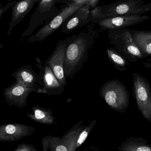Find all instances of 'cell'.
I'll return each mask as SVG.
<instances>
[{
    "label": "cell",
    "mask_w": 151,
    "mask_h": 151,
    "mask_svg": "<svg viewBox=\"0 0 151 151\" xmlns=\"http://www.w3.org/2000/svg\"><path fill=\"white\" fill-rule=\"evenodd\" d=\"M107 36L109 43L128 61L136 62L145 57L135 43L130 29L122 28L109 30Z\"/></svg>",
    "instance_id": "obj_3"
},
{
    "label": "cell",
    "mask_w": 151,
    "mask_h": 151,
    "mask_svg": "<svg viewBox=\"0 0 151 151\" xmlns=\"http://www.w3.org/2000/svg\"><path fill=\"white\" fill-rule=\"evenodd\" d=\"M93 41V36L86 32H80L70 37L65 52L64 70L66 78L72 80L83 67Z\"/></svg>",
    "instance_id": "obj_1"
},
{
    "label": "cell",
    "mask_w": 151,
    "mask_h": 151,
    "mask_svg": "<svg viewBox=\"0 0 151 151\" xmlns=\"http://www.w3.org/2000/svg\"><path fill=\"white\" fill-rule=\"evenodd\" d=\"M100 1L99 0H88L87 5L89 6L90 9H94L97 7Z\"/></svg>",
    "instance_id": "obj_24"
},
{
    "label": "cell",
    "mask_w": 151,
    "mask_h": 151,
    "mask_svg": "<svg viewBox=\"0 0 151 151\" xmlns=\"http://www.w3.org/2000/svg\"><path fill=\"white\" fill-rule=\"evenodd\" d=\"M133 88L139 111L151 122V87L147 79L137 73L133 74Z\"/></svg>",
    "instance_id": "obj_7"
},
{
    "label": "cell",
    "mask_w": 151,
    "mask_h": 151,
    "mask_svg": "<svg viewBox=\"0 0 151 151\" xmlns=\"http://www.w3.org/2000/svg\"><path fill=\"white\" fill-rule=\"evenodd\" d=\"M14 151H37V150L33 145L24 143L18 145Z\"/></svg>",
    "instance_id": "obj_22"
},
{
    "label": "cell",
    "mask_w": 151,
    "mask_h": 151,
    "mask_svg": "<svg viewBox=\"0 0 151 151\" xmlns=\"http://www.w3.org/2000/svg\"><path fill=\"white\" fill-rule=\"evenodd\" d=\"M88 0H68L60 1L66 5L63 6L60 13L40 29L35 34L31 35L28 40V43L40 42L61 28L65 22L81 7L87 5Z\"/></svg>",
    "instance_id": "obj_2"
},
{
    "label": "cell",
    "mask_w": 151,
    "mask_h": 151,
    "mask_svg": "<svg viewBox=\"0 0 151 151\" xmlns=\"http://www.w3.org/2000/svg\"><path fill=\"white\" fill-rule=\"evenodd\" d=\"M34 127L21 124L11 123L0 125V140L14 142L30 136L35 131Z\"/></svg>",
    "instance_id": "obj_14"
},
{
    "label": "cell",
    "mask_w": 151,
    "mask_h": 151,
    "mask_svg": "<svg viewBox=\"0 0 151 151\" xmlns=\"http://www.w3.org/2000/svg\"><path fill=\"white\" fill-rule=\"evenodd\" d=\"M37 93L15 80L12 84L5 88L3 96L9 106H16L23 108L27 106V99L31 93Z\"/></svg>",
    "instance_id": "obj_11"
},
{
    "label": "cell",
    "mask_w": 151,
    "mask_h": 151,
    "mask_svg": "<svg viewBox=\"0 0 151 151\" xmlns=\"http://www.w3.org/2000/svg\"><path fill=\"white\" fill-rule=\"evenodd\" d=\"M16 2L17 1H12V2L8 3V4H7L6 6L3 7L1 6V9H0V19H1L2 15L6 13V11H7L10 8H13V7L14 6Z\"/></svg>",
    "instance_id": "obj_23"
},
{
    "label": "cell",
    "mask_w": 151,
    "mask_h": 151,
    "mask_svg": "<svg viewBox=\"0 0 151 151\" xmlns=\"http://www.w3.org/2000/svg\"><path fill=\"white\" fill-rule=\"evenodd\" d=\"M44 151H69L61 137L48 136L42 139Z\"/></svg>",
    "instance_id": "obj_20"
},
{
    "label": "cell",
    "mask_w": 151,
    "mask_h": 151,
    "mask_svg": "<svg viewBox=\"0 0 151 151\" xmlns=\"http://www.w3.org/2000/svg\"><path fill=\"white\" fill-rule=\"evenodd\" d=\"M97 120H93L88 126L81 125L83 121L73 126L61 137L68 148L69 151H76L77 149L86 141L94 128Z\"/></svg>",
    "instance_id": "obj_8"
},
{
    "label": "cell",
    "mask_w": 151,
    "mask_h": 151,
    "mask_svg": "<svg viewBox=\"0 0 151 151\" xmlns=\"http://www.w3.org/2000/svg\"><path fill=\"white\" fill-rule=\"evenodd\" d=\"M147 60L149 61H151V58H149V59H147Z\"/></svg>",
    "instance_id": "obj_26"
},
{
    "label": "cell",
    "mask_w": 151,
    "mask_h": 151,
    "mask_svg": "<svg viewBox=\"0 0 151 151\" xmlns=\"http://www.w3.org/2000/svg\"><path fill=\"white\" fill-rule=\"evenodd\" d=\"M147 15H133L118 16L102 19L97 23L103 30L126 28L149 20Z\"/></svg>",
    "instance_id": "obj_13"
},
{
    "label": "cell",
    "mask_w": 151,
    "mask_h": 151,
    "mask_svg": "<svg viewBox=\"0 0 151 151\" xmlns=\"http://www.w3.org/2000/svg\"><path fill=\"white\" fill-rule=\"evenodd\" d=\"M78 151H105L104 150H101L99 148H97V147H87L83 149H81Z\"/></svg>",
    "instance_id": "obj_25"
},
{
    "label": "cell",
    "mask_w": 151,
    "mask_h": 151,
    "mask_svg": "<svg viewBox=\"0 0 151 151\" xmlns=\"http://www.w3.org/2000/svg\"><path fill=\"white\" fill-rule=\"evenodd\" d=\"M101 9L102 19L124 16L141 15L151 11V1L145 4L144 0L121 1L102 6Z\"/></svg>",
    "instance_id": "obj_5"
},
{
    "label": "cell",
    "mask_w": 151,
    "mask_h": 151,
    "mask_svg": "<svg viewBox=\"0 0 151 151\" xmlns=\"http://www.w3.org/2000/svg\"><path fill=\"white\" fill-rule=\"evenodd\" d=\"M39 1V0H24L17 1L12 8V16L9 24V27L7 31V35L9 36L12 31L16 27L31 11L35 4Z\"/></svg>",
    "instance_id": "obj_15"
},
{
    "label": "cell",
    "mask_w": 151,
    "mask_h": 151,
    "mask_svg": "<svg viewBox=\"0 0 151 151\" xmlns=\"http://www.w3.org/2000/svg\"><path fill=\"white\" fill-rule=\"evenodd\" d=\"M59 0L39 1L36 10L31 17L29 26L22 35L21 41L30 36L34 31L44 23L47 24L54 18L60 11L56 6Z\"/></svg>",
    "instance_id": "obj_6"
},
{
    "label": "cell",
    "mask_w": 151,
    "mask_h": 151,
    "mask_svg": "<svg viewBox=\"0 0 151 151\" xmlns=\"http://www.w3.org/2000/svg\"><path fill=\"white\" fill-rule=\"evenodd\" d=\"M12 77L26 87L35 90L37 93H43L41 78L31 65L20 67L12 74Z\"/></svg>",
    "instance_id": "obj_12"
},
{
    "label": "cell",
    "mask_w": 151,
    "mask_h": 151,
    "mask_svg": "<svg viewBox=\"0 0 151 151\" xmlns=\"http://www.w3.org/2000/svg\"><path fill=\"white\" fill-rule=\"evenodd\" d=\"M107 54L109 61L113 64L116 69L120 71L127 70L129 66V61L122 57L115 49L107 48Z\"/></svg>",
    "instance_id": "obj_21"
},
{
    "label": "cell",
    "mask_w": 151,
    "mask_h": 151,
    "mask_svg": "<svg viewBox=\"0 0 151 151\" xmlns=\"http://www.w3.org/2000/svg\"><path fill=\"white\" fill-rule=\"evenodd\" d=\"M117 149L118 151H151V145L143 138L132 137L124 141Z\"/></svg>",
    "instance_id": "obj_18"
},
{
    "label": "cell",
    "mask_w": 151,
    "mask_h": 151,
    "mask_svg": "<svg viewBox=\"0 0 151 151\" xmlns=\"http://www.w3.org/2000/svg\"><path fill=\"white\" fill-rule=\"evenodd\" d=\"M27 115L31 120L46 125H52L55 121V117L50 109L39 106L32 107V113L27 114Z\"/></svg>",
    "instance_id": "obj_19"
},
{
    "label": "cell",
    "mask_w": 151,
    "mask_h": 151,
    "mask_svg": "<svg viewBox=\"0 0 151 151\" xmlns=\"http://www.w3.org/2000/svg\"><path fill=\"white\" fill-rule=\"evenodd\" d=\"M36 60V65L39 69V75L43 83V93L48 95H59L62 93L65 87L58 81L47 63L45 61L43 64L38 57Z\"/></svg>",
    "instance_id": "obj_10"
},
{
    "label": "cell",
    "mask_w": 151,
    "mask_h": 151,
    "mask_svg": "<svg viewBox=\"0 0 151 151\" xmlns=\"http://www.w3.org/2000/svg\"><path fill=\"white\" fill-rule=\"evenodd\" d=\"M100 96L111 109L123 113L129 105V94L127 87L117 79L107 81L100 91Z\"/></svg>",
    "instance_id": "obj_4"
},
{
    "label": "cell",
    "mask_w": 151,
    "mask_h": 151,
    "mask_svg": "<svg viewBox=\"0 0 151 151\" xmlns=\"http://www.w3.org/2000/svg\"><path fill=\"white\" fill-rule=\"evenodd\" d=\"M70 38L69 37L64 40H60L54 51L46 61L58 81L64 87L67 85L64 70L65 52Z\"/></svg>",
    "instance_id": "obj_9"
},
{
    "label": "cell",
    "mask_w": 151,
    "mask_h": 151,
    "mask_svg": "<svg viewBox=\"0 0 151 151\" xmlns=\"http://www.w3.org/2000/svg\"><path fill=\"white\" fill-rule=\"evenodd\" d=\"M138 47L145 56H151V31L130 30Z\"/></svg>",
    "instance_id": "obj_17"
},
{
    "label": "cell",
    "mask_w": 151,
    "mask_h": 151,
    "mask_svg": "<svg viewBox=\"0 0 151 151\" xmlns=\"http://www.w3.org/2000/svg\"><path fill=\"white\" fill-rule=\"evenodd\" d=\"M90 11L88 5L81 7L64 23L61 28V33L68 34L87 24Z\"/></svg>",
    "instance_id": "obj_16"
}]
</instances>
